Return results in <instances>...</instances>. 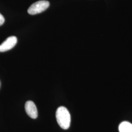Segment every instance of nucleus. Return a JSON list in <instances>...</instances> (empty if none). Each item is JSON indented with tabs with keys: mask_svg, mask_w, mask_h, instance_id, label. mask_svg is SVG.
Here are the masks:
<instances>
[{
	"mask_svg": "<svg viewBox=\"0 0 132 132\" xmlns=\"http://www.w3.org/2000/svg\"><path fill=\"white\" fill-rule=\"evenodd\" d=\"M56 118L60 127L65 130L69 128L71 125V114L66 107L61 106L57 109Z\"/></svg>",
	"mask_w": 132,
	"mask_h": 132,
	"instance_id": "nucleus-1",
	"label": "nucleus"
},
{
	"mask_svg": "<svg viewBox=\"0 0 132 132\" xmlns=\"http://www.w3.org/2000/svg\"><path fill=\"white\" fill-rule=\"evenodd\" d=\"M119 132H132V124L127 121H124L119 126Z\"/></svg>",
	"mask_w": 132,
	"mask_h": 132,
	"instance_id": "nucleus-5",
	"label": "nucleus"
},
{
	"mask_svg": "<svg viewBox=\"0 0 132 132\" xmlns=\"http://www.w3.org/2000/svg\"><path fill=\"white\" fill-rule=\"evenodd\" d=\"M5 18L0 13V26L4 23L5 22Z\"/></svg>",
	"mask_w": 132,
	"mask_h": 132,
	"instance_id": "nucleus-6",
	"label": "nucleus"
},
{
	"mask_svg": "<svg viewBox=\"0 0 132 132\" xmlns=\"http://www.w3.org/2000/svg\"><path fill=\"white\" fill-rule=\"evenodd\" d=\"M50 6L47 1H39L34 3L28 8V12L30 15H36L45 11Z\"/></svg>",
	"mask_w": 132,
	"mask_h": 132,
	"instance_id": "nucleus-2",
	"label": "nucleus"
},
{
	"mask_svg": "<svg viewBox=\"0 0 132 132\" xmlns=\"http://www.w3.org/2000/svg\"><path fill=\"white\" fill-rule=\"evenodd\" d=\"M25 110L28 116L31 118L36 119L38 117L37 109L32 101H28L25 104Z\"/></svg>",
	"mask_w": 132,
	"mask_h": 132,
	"instance_id": "nucleus-4",
	"label": "nucleus"
},
{
	"mask_svg": "<svg viewBox=\"0 0 132 132\" xmlns=\"http://www.w3.org/2000/svg\"><path fill=\"white\" fill-rule=\"evenodd\" d=\"M17 43V39L15 36H10L7 38L0 45V52L8 51L12 49Z\"/></svg>",
	"mask_w": 132,
	"mask_h": 132,
	"instance_id": "nucleus-3",
	"label": "nucleus"
}]
</instances>
